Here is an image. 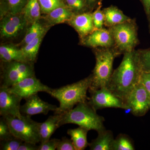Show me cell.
I'll return each mask as SVG.
<instances>
[{
	"instance_id": "1",
	"label": "cell",
	"mask_w": 150,
	"mask_h": 150,
	"mask_svg": "<svg viewBox=\"0 0 150 150\" xmlns=\"http://www.w3.org/2000/svg\"><path fill=\"white\" fill-rule=\"evenodd\" d=\"M143 71L138 51L123 54L120 65L113 71L105 87L126 102L130 94L140 82Z\"/></svg>"
},
{
	"instance_id": "2",
	"label": "cell",
	"mask_w": 150,
	"mask_h": 150,
	"mask_svg": "<svg viewBox=\"0 0 150 150\" xmlns=\"http://www.w3.org/2000/svg\"><path fill=\"white\" fill-rule=\"evenodd\" d=\"M92 75L71 84L58 88L52 89L49 93L59 102L60 105L55 114H62L72 109L75 105L86 102L89 98L87 92L91 85Z\"/></svg>"
},
{
	"instance_id": "3",
	"label": "cell",
	"mask_w": 150,
	"mask_h": 150,
	"mask_svg": "<svg viewBox=\"0 0 150 150\" xmlns=\"http://www.w3.org/2000/svg\"><path fill=\"white\" fill-rule=\"evenodd\" d=\"M104 118L98 114L96 110L92 107L88 101L80 103L74 108L62 113L59 126L73 123L88 130L100 132L105 129Z\"/></svg>"
},
{
	"instance_id": "4",
	"label": "cell",
	"mask_w": 150,
	"mask_h": 150,
	"mask_svg": "<svg viewBox=\"0 0 150 150\" xmlns=\"http://www.w3.org/2000/svg\"><path fill=\"white\" fill-rule=\"evenodd\" d=\"M93 49L96 62L92 74V80L88 91L106 87L113 72L114 59L121 55L115 47Z\"/></svg>"
},
{
	"instance_id": "5",
	"label": "cell",
	"mask_w": 150,
	"mask_h": 150,
	"mask_svg": "<svg viewBox=\"0 0 150 150\" xmlns=\"http://www.w3.org/2000/svg\"><path fill=\"white\" fill-rule=\"evenodd\" d=\"M108 28L113 38L115 47L121 55L135 50L139 44L138 27L135 19Z\"/></svg>"
},
{
	"instance_id": "6",
	"label": "cell",
	"mask_w": 150,
	"mask_h": 150,
	"mask_svg": "<svg viewBox=\"0 0 150 150\" xmlns=\"http://www.w3.org/2000/svg\"><path fill=\"white\" fill-rule=\"evenodd\" d=\"M21 118L11 115L2 116L8 123L11 132L15 137L24 142L37 144L40 142V123L33 121L29 115H23Z\"/></svg>"
},
{
	"instance_id": "7",
	"label": "cell",
	"mask_w": 150,
	"mask_h": 150,
	"mask_svg": "<svg viewBox=\"0 0 150 150\" xmlns=\"http://www.w3.org/2000/svg\"><path fill=\"white\" fill-rule=\"evenodd\" d=\"M2 63L1 86L10 87L25 78L35 76L33 63L16 61Z\"/></svg>"
},
{
	"instance_id": "8",
	"label": "cell",
	"mask_w": 150,
	"mask_h": 150,
	"mask_svg": "<svg viewBox=\"0 0 150 150\" xmlns=\"http://www.w3.org/2000/svg\"><path fill=\"white\" fill-rule=\"evenodd\" d=\"M30 25L22 12L6 15L1 17V38L4 40L15 39L26 32Z\"/></svg>"
},
{
	"instance_id": "9",
	"label": "cell",
	"mask_w": 150,
	"mask_h": 150,
	"mask_svg": "<svg viewBox=\"0 0 150 150\" xmlns=\"http://www.w3.org/2000/svg\"><path fill=\"white\" fill-rule=\"evenodd\" d=\"M89 92L90 97L88 101L95 110L108 108L128 109L123 100L116 96L106 87Z\"/></svg>"
},
{
	"instance_id": "10",
	"label": "cell",
	"mask_w": 150,
	"mask_h": 150,
	"mask_svg": "<svg viewBox=\"0 0 150 150\" xmlns=\"http://www.w3.org/2000/svg\"><path fill=\"white\" fill-rule=\"evenodd\" d=\"M125 103L128 110L137 117L144 116L150 110L149 96L141 81L134 88Z\"/></svg>"
},
{
	"instance_id": "11",
	"label": "cell",
	"mask_w": 150,
	"mask_h": 150,
	"mask_svg": "<svg viewBox=\"0 0 150 150\" xmlns=\"http://www.w3.org/2000/svg\"><path fill=\"white\" fill-rule=\"evenodd\" d=\"M23 99L21 97L14 93L9 87H0V115L2 116L11 115L21 118V102Z\"/></svg>"
},
{
	"instance_id": "12",
	"label": "cell",
	"mask_w": 150,
	"mask_h": 150,
	"mask_svg": "<svg viewBox=\"0 0 150 150\" xmlns=\"http://www.w3.org/2000/svg\"><path fill=\"white\" fill-rule=\"evenodd\" d=\"M11 91L25 99L28 97L44 92L49 94L52 89L43 84L35 76L28 77L9 87Z\"/></svg>"
},
{
	"instance_id": "13",
	"label": "cell",
	"mask_w": 150,
	"mask_h": 150,
	"mask_svg": "<svg viewBox=\"0 0 150 150\" xmlns=\"http://www.w3.org/2000/svg\"><path fill=\"white\" fill-rule=\"evenodd\" d=\"M83 46L93 48L115 47V43L108 28L94 30L91 33L81 39Z\"/></svg>"
},
{
	"instance_id": "14",
	"label": "cell",
	"mask_w": 150,
	"mask_h": 150,
	"mask_svg": "<svg viewBox=\"0 0 150 150\" xmlns=\"http://www.w3.org/2000/svg\"><path fill=\"white\" fill-rule=\"evenodd\" d=\"M25 102L21 106V112L22 115H32L38 114L47 115L50 111L55 112L58 107L50 104L40 99L38 94L25 98Z\"/></svg>"
},
{
	"instance_id": "15",
	"label": "cell",
	"mask_w": 150,
	"mask_h": 150,
	"mask_svg": "<svg viewBox=\"0 0 150 150\" xmlns=\"http://www.w3.org/2000/svg\"><path fill=\"white\" fill-rule=\"evenodd\" d=\"M92 12L74 15L68 23L76 31L80 39L91 33L95 30Z\"/></svg>"
},
{
	"instance_id": "16",
	"label": "cell",
	"mask_w": 150,
	"mask_h": 150,
	"mask_svg": "<svg viewBox=\"0 0 150 150\" xmlns=\"http://www.w3.org/2000/svg\"><path fill=\"white\" fill-rule=\"evenodd\" d=\"M17 45L10 44H1L0 46V58L2 62L16 61L29 62L25 56L21 48Z\"/></svg>"
},
{
	"instance_id": "17",
	"label": "cell",
	"mask_w": 150,
	"mask_h": 150,
	"mask_svg": "<svg viewBox=\"0 0 150 150\" xmlns=\"http://www.w3.org/2000/svg\"><path fill=\"white\" fill-rule=\"evenodd\" d=\"M102 10L104 16V26L108 28L131 19L116 6L111 5Z\"/></svg>"
},
{
	"instance_id": "18",
	"label": "cell",
	"mask_w": 150,
	"mask_h": 150,
	"mask_svg": "<svg viewBox=\"0 0 150 150\" xmlns=\"http://www.w3.org/2000/svg\"><path fill=\"white\" fill-rule=\"evenodd\" d=\"M62 114H55L48 117L45 122L40 123V144L51 139L56 129L60 127L59 122L62 118Z\"/></svg>"
},
{
	"instance_id": "19",
	"label": "cell",
	"mask_w": 150,
	"mask_h": 150,
	"mask_svg": "<svg viewBox=\"0 0 150 150\" xmlns=\"http://www.w3.org/2000/svg\"><path fill=\"white\" fill-rule=\"evenodd\" d=\"M96 139L93 140L88 146L91 150H112L114 138L110 130L106 129L98 132Z\"/></svg>"
},
{
	"instance_id": "20",
	"label": "cell",
	"mask_w": 150,
	"mask_h": 150,
	"mask_svg": "<svg viewBox=\"0 0 150 150\" xmlns=\"http://www.w3.org/2000/svg\"><path fill=\"white\" fill-rule=\"evenodd\" d=\"M74 15L72 11L67 6L61 7L46 14L44 18L47 25L49 26L68 22Z\"/></svg>"
},
{
	"instance_id": "21",
	"label": "cell",
	"mask_w": 150,
	"mask_h": 150,
	"mask_svg": "<svg viewBox=\"0 0 150 150\" xmlns=\"http://www.w3.org/2000/svg\"><path fill=\"white\" fill-rule=\"evenodd\" d=\"M89 131L81 126L68 130L67 134L71 137L76 150H83L88 146L87 136Z\"/></svg>"
},
{
	"instance_id": "22",
	"label": "cell",
	"mask_w": 150,
	"mask_h": 150,
	"mask_svg": "<svg viewBox=\"0 0 150 150\" xmlns=\"http://www.w3.org/2000/svg\"><path fill=\"white\" fill-rule=\"evenodd\" d=\"M48 28V26L43 25L40 20L33 23L27 28L24 38L17 46H21V48L25 46L41 34L46 33Z\"/></svg>"
},
{
	"instance_id": "23",
	"label": "cell",
	"mask_w": 150,
	"mask_h": 150,
	"mask_svg": "<svg viewBox=\"0 0 150 150\" xmlns=\"http://www.w3.org/2000/svg\"><path fill=\"white\" fill-rule=\"evenodd\" d=\"M29 0H0V16L21 12Z\"/></svg>"
},
{
	"instance_id": "24",
	"label": "cell",
	"mask_w": 150,
	"mask_h": 150,
	"mask_svg": "<svg viewBox=\"0 0 150 150\" xmlns=\"http://www.w3.org/2000/svg\"><path fill=\"white\" fill-rule=\"evenodd\" d=\"M22 12L30 25L41 18L42 13L38 0H29Z\"/></svg>"
},
{
	"instance_id": "25",
	"label": "cell",
	"mask_w": 150,
	"mask_h": 150,
	"mask_svg": "<svg viewBox=\"0 0 150 150\" xmlns=\"http://www.w3.org/2000/svg\"><path fill=\"white\" fill-rule=\"evenodd\" d=\"M46 34L44 33L41 34L28 44L21 48L28 62L33 63L35 62L42 39Z\"/></svg>"
},
{
	"instance_id": "26",
	"label": "cell",
	"mask_w": 150,
	"mask_h": 150,
	"mask_svg": "<svg viewBox=\"0 0 150 150\" xmlns=\"http://www.w3.org/2000/svg\"><path fill=\"white\" fill-rule=\"evenodd\" d=\"M135 150L134 142L128 135L119 134L114 139L112 146V150Z\"/></svg>"
},
{
	"instance_id": "27",
	"label": "cell",
	"mask_w": 150,
	"mask_h": 150,
	"mask_svg": "<svg viewBox=\"0 0 150 150\" xmlns=\"http://www.w3.org/2000/svg\"><path fill=\"white\" fill-rule=\"evenodd\" d=\"M64 1L66 6L74 15L92 12L84 0H64Z\"/></svg>"
},
{
	"instance_id": "28",
	"label": "cell",
	"mask_w": 150,
	"mask_h": 150,
	"mask_svg": "<svg viewBox=\"0 0 150 150\" xmlns=\"http://www.w3.org/2000/svg\"><path fill=\"white\" fill-rule=\"evenodd\" d=\"M41 13L47 14L55 9L66 6L64 0H38Z\"/></svg>"
},
{
	"instance_id": "29",
	"label": "cell",
	"mask_w": 150,
	"mask_h": 150,
	"mask_svg": "<svg viewBox=\"0 0 150 150\" xmlns=\"http://www.w3.org/2000/svg\"><path fill=\"white\" fill-rule=\"evenodd\" d=\"M23 141L13 135L6 139L1 141V150H18Z\"/></svg>"
},
{
	"instance_id": "30",
	"label": "cell",
	"mask_w": 150,
	"mask_h": 150,
	"mask_svg": "<svg viewBox=\"0 0 150 150\" xmlns=\"http://www.w3.org/2000/svg\"><path fill=\"white\" fill-rule=\"evenodd\" d=\"M143 71L150 73V47L137 50Z\"/></svg>"
},
{
	"instance_id": "31",
	"label": "cell",
	"mask_w": 150,
	"mask_h": 150,
	"mask_svg": "<svg viewBox=\"0 0 150 150\" xmlns=\"http://www.w3.org/2000/svg\"><path fill=\"white\" fill-rule=\"evenodd\" d=\"M101 7L102 4H100L95 10L92 13L95 30L100 29L104 28V16L103 10H101Z\"/></svg>"
},
{
	"instance_id": "32",
	"label": "cell",
	"mask_w": 150,
	"mask_h": 150,
	"mask_svg": "<svg viewBox=\"0 0 150 150\" xmlns=\"http://www.w3.org/2000/svg\"><path fill=\"white\" fill-rule=\"evenodd\" d=\"M13 135L8 123L5 118L2 116L0 119V140L6 139Z\"/></svg>"
},
{
	"instance_id": "33",
	"label": "cell",
	"mask_w": 150,
	"mask_h": 150,
	"mask_svg": "<svg viewBox=\"0 0 150 150\" xmlns=\"http://www.w3.org/2000/svg\"><path fill=\"white\" fill-rule=\"evenodd\" d=\"M57 150H76L71 139L66 137H63L57 146Z\"/></svg>"
},
{
	"instance_id": "34",
	"label": "cell",
	"mask_w": 150,
	"mask_h": 150,
	"mask_svg": "<svg viewBox=\"0 0 150 150\" xmlns=\"http://www.w3.org/2000/svg\"><path fill=\"white\" fill-rule=\"evenodd\" d=\"M60 139H50L48 141L41 144L39 146L38 150H55L57 149Z\"/></svg>"
},
{
	"instance_id": "35",
	"label": "cell",
	"mask_w": 150,
	"mask_h": 150,
	"mask_svg": "<svg viewBox=\"0 0 150 150\" xmlns=\"http://www.w3.org/2000/svg\"><path fill=\"white\" fill-rule=\"evenodd\" d=\"M140 81L144 87L150 98V73L142 72Z\"/></svg>"
},
{
	"instance_id": "36",
	"label": "cell",
	"mask_w": 150,
	"mask_h": 150,
	"mask_svg": "<svg viewBox=\"0 0 150 150\" xmlns=\"http://www.w3.org/2000/svg\"><path fill=\"white\" fill-rule=\"evenodd\" d=\"M39 146L32 142H24L22 143L18 150H38Z\"/></svg>"
},
{
	"instance_id": "37",
	"label": "cell",
	"mask_w": 150,
	"mask_h": 150,
	"mask_svg": "<svg viewBox=\"0 0 150 150\" xmlns=\"http://www.w3.org/2000/svg\"><path fill=\"white\" fill-rule=\"evenodd\" d=\"M87 5L92 11L95 9L101 3V0H84Z\"/></svg>"
},
{
	"instance_id": "38",
	"label": "cell",
	"mask_w": 150,
	"mask_h": 150,
	"mask_svg": "<svg viewBox=\"0 0 150 150\" xmlns=\"http://www.w3.org/2000/svg\"><path fill=\"white\" fill-rule=\"evenodd\" d=\"M142 2L146 15L147 16L150 11V0H140Z\"/></svg>"
},
{
	"instance_id": "39",
	"label": "cell",
	"mask_w": 150,
	"mask_h": 150,
	"mask_svg": "<svg viewBox=\"0 0 150 150\" xmlns=\"http://www.w3.org/2000/svg\"><path fill=\"white\" fill-rule=\"evenodd\" d=\"M146 16L147 17L148 23H149V31L150 34V11L149 13Z\"/></svg>"
}]
</instances>
